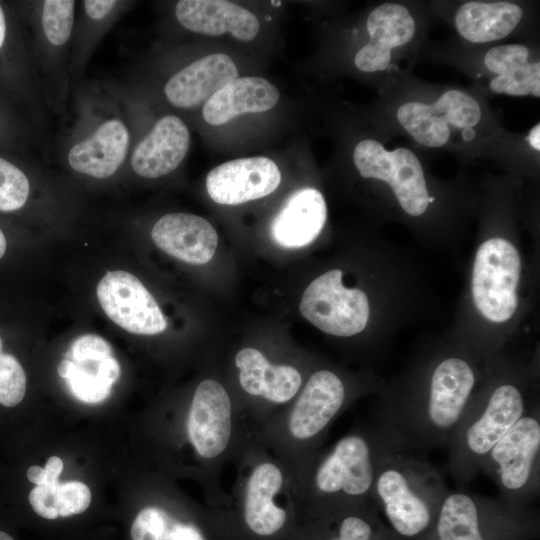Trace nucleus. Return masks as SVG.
Wrapping results in <instances>:
<instances>
[{"label": "nucleus", "mask_w": 540, "mask_h": 540, "mask_svg": "<svg viewBox=\"0 0 540 540\" xmlns=\"http://www.w3.org/2000/svg\"><path fill=\"white\" fill-rule=\"evenodd\" d=\"M400 445L396 432L375 417L290 469L300 522L370 502L380 461Z\"/></svg>", "instance_id": "obj_1"}, {"label": "nucleus", "mask_w": 540, "mask_h": 540, "mask_svg": "<svg viewBox=\"0 0 540 540\" xmlns=\"http://www.w3.org/2000/svg\"><path fill=\"white\" fill-rule=\"evenodd\" d=\"M234 464L227 502L214 509L225 540H297L300 520L288 466L253 434Z\"/></svg>", "instance_id": "obj_2"}, {"label": "nucleus", "mask_w": 540, "mask_h": 540, "mask_svg": "<svg viewBox=\"0 0 540 540\" xmlns=\"http://www.w3.org/2000/svg\"><path fill=\"white\" fill-rule=\"evenodd\" d=\"M477 376L464 357L438 360L426 380L390 396L375 417L392 428L418 454L447 447L474 397Z\"/></svg>", "instance_id": "obj_3"}, {"label": "nucleus", "mask_w": 540, "mask_h": 540, "mask_svg": "<svg viewBox=\"0 0 540 540\" xmlns=\"http://www.w3.org/2000/svg\"><path fill=\"white\" fill-rule=\"evenodd\" d=\"M358 395L359 388L338 372L317 369L284 409L252 427L253 436L293 469L321 449L332 424Z\"/></svg>", "instance_id": "obj_4"}, {"label": "nucleus", "mask_w": 540, "mask_h": 540, "mask_svg": "<svg viewBox=\"0 0 540 540\" xmlns=\"http://www.w3.org/2000/svg\"><path fill=\"white\" fill-rule=\"evenodd\" d=\"M441 473L405 445L379 463L371 502L402 540H432L440 507L448 493Z\"/></svg>", "instance_id": "obj_5"}, {"label": "nucleus", "mask_w": 540, "mask_h": 540, "mask_svg": "<svg viewBox=\"0 0 540 540\" xmlns=\"http://www.w3.org/2000/svg\"><path fill=\"white\" fill-rule=\"evenodd\" d=\"M531 405L513 380H501L472 398L447 446L448 470L458 485L476 477L491 448Z\"/></svg>", "instance_id": "obj_6"}, {"label": "nucleus", "mask_w": 540, "mask_h": 540, "mask_svg": "<svg viewBox=\"0 0 540 540\" xmlns=\"http://www.w3.org/2000/svg\"><path fill=\"white\" fill-rule=\"evenodd\" d=\"M539 513L501 496L448 491L440 507L432 540H536Z\"/></svg>", "instance_id": "obj_7"}, {"label": "nucleus", "mask_w": 540, "mask_h": 540, "mask_svg": "<svg viewBox=\"0 0 540 540\" xmlns=\"http://www.w3.org/2000/svg\"><path fill=\"white\" fill-rule=\"evenodd\" d=\"M481 471L509 503L529 506L540 490V409L534 403L498 440Z\"/></svg>", "instance_id": "obj_8"}, {"label": "nucleus", "mask_w": 540, "mask_h": 540, "mask_svg": "<svg viewBox=\"0 0 540 540\" xmlns=\"http://www.w3.org/2000/svg\"><path fill=\"white\" fill-rule=\"evenodd\" d=\"M520 273L518 250L508 240L491 238L479 246L471 290L476 308L486 319L502 323L514 315Z\"/></svg>", "instance_id": "obj_9"}, {"label": "nucleus", "mask_w": 540, "mask_h": 540, "mask_svg": "<svg viewBox=\"0 0 540 540\" xmlns=\"http://www.w3.org/2000/svg\"><path fill=\"white\" fill-rule=\"evenodd\" d=\"M342 276L341 270L332 269L314 279L305 289L299 309L321 331L350 337L365 329L370 306L366 293L346 288Z\"/></svg>", "instance_id": "obj_10"}, {"label": "nucleus", "mask_w": 540, "mask_h": 540, "mask_svg": "<svg viewBox=\"0 0 540 540\" xmlns=\"http://www.w3.org/2000/svg\"><path fill=\"white\" fill-rule=\"evenodd\" d=\"M353 161L362 177L387 182L406 213L426 212L430 196L421 163L412 151L404 147L387 151L379 141L365 139L356 145Z\"/></svg>", "instance_id": "obj_11"}, {"label": "nucleus", "mask_w": 540, "mask_h": 540, "mask_svg": "<svg viewBox=\"0 0 540 540\" xmlns=\"http://www.w3.org/2000/svg\"><path fill=\"white\" fill-rule=\"evenodd\" d=\"M397 120L420 145L444 146L450 138V126L473 128L481 119V108L475 98L460 90H448L432 104L410 101L397 110Z\"/></svg>", "instance_id": "obj_12"}, {"label": "nucleus", "mask_w": 540, "mask_h": 540, "mask_svg": "<svg viewBox=\"0 0 540 540\" xmlns=\"http://www.w3.org/2000/svg\"><path fill=\"white\" fill-rule=\"evenodd\" d=\"M97 297L105 314L130 333L156 335L167 328L165 316L154 297L129 272H107L97 285Z\"/></svg>", "instance_id": "obj_13"}, {"label": "nucleus", "mask_w": 540, "mask_h": 540, "mask_svg": "<svg viewBox=\"0 0 540 540\" xmlns=\"http://www.w3.org/2000/svg\"><path fill=\"white\" fill-rule=\"evenodd\" d=\"M281 181L277 164L258 156L234 159L212 169L206 177L210 198L223 205H239L274 192Z\"/></svg>", "instance_id": "obj_14"}, {"label": "nucleus", "mask_w": 540, "mask_h": 540, "mask_svg": "<svg viewBox=\"0 0 540 540\" xmlns=\"http://www.w3.org/2000/svg\"><path fill=\"white\" fill-rule=\"evenodd\" d=\"M366 27L370 41L355 55V66L363 72L384 71L394 48L408 44L416 30L413 16L400 4L384 3L368 15Z\"/></svg>", "instance_id": "obj_15"}, {"label": "nucleus", "mask_w": 540, "mask_h": 540, "mask_svg": "<svg viewBox=\"0 0 540 540\" xmlns=\"http://www.w3.org/2000/svg\"><path fill=\"white\" fill-rule=\"evenodd\" d=\"M162 504H149L136 515L132 540H225L214 509L180 516Z\"/></svg>", "instance_id": "obj_16"}, {"label": "nucleus", "mask_w": 540, "mask_h": 540, "mask_svg": "<svg viewBox=\"0 0 540 540\" xmlns=\"http://www.w3.org/2000/svg\"><path fill=\"white\" fill-rule=\"evenodd\" d=\"M151 238L168 255L192 265L209 262L215 253L218 236L204 218L188 213H169L153 226Z\"/></svg>", "instance_id": "obj_17"}, {"label": "nucleus", "mask_w": 540, "mask_h": 540, "mask_svg": "<svg viewBox=\"0 0 540 540\" xmlns=\"http://www.w3.org/2000/svg\"><path fill=\"white\" fill-rule=\"evenodd\" d=\"M175 14L186 29L209 36L230 33L240 41H251L260 29L252 12L225 0H182Z\"/></svg>", "instance_id": "obj_18"}, {"label": "nucleus", "mask_w": 540, "mask_h": 540, "mask_svg": "<svg viewBox=\"0 0 540 540\" xmlns=\"http://www.w3.org/2000/svg\"><path fill=\"white\" fill-rule=\"evenodd\" d=\"M327 219L323 195L306 187L293 192L270 224V234L276 244L297 249L312 243L321 233Z\"/></svg>", "instance_id": "obj_19"}, {"label": "nucleus", "mask_w": 540, "mask_h": 540, "mask_svg": "<svg viewBox=\"0 0 540 540\" xmlns=\"http://www.w3.org/2000/svg\"><path fill=\"white\" fill-rule=\"evenodd\" d=\"M237 77L238 70L232 59L223 53H213L174 74L166 83L164 92L174 106L193 108L206 103Z\"/></svg>", "instance_id": "obj_20"}, {"label": "nucleus", "mask_w": 540, "mask_h": 540, "mask_svg": "<svg viewBox=\"0 0 540 540\" xmlns=\"http://www.w3.org/2000/svg\"><path fill=\"white\" fill-rule=\"evenodd\" d=\"M189 146L190 133L186 124L177 116H164L134 150L132 167L145 178L164 176L179 166Z\"/></svg>", "instance_id": "obj_21"}, {"label": "nucleus", "mask_w": 540, "mask_h": 540, "mask_svg": "<svg viewBox=\"0 0 540 540\" xmlns=\"http://www.w3.org/2000/svg\"><path fill=\"white\" fill-rule=\"evenodd\" d=\"M297 540H402L379 517L370 501L299 523Z\"/></svg>", "instance_id": "obj_22"}, {"label": "nucleus", "mask_w": 540, "mask_h": 540, "mask_svg": "<svg viewBox=\"0 0 540 540\" xmlns=\"http://www.w3.org/2000/svg\"><path fill=\"white\" fill-rule=\"evenodd\" d=\"M279 100L278 89L262 77H237L217 91L203 107L204 120L222 125L246 113H261Z\"/></svg>", "instance_id": "obj_23"}, {"label": "nucleus", "mask_w": 540, "mask_h": 540, "mask_svg": "<svg viewBox=\"0 0 540 540\" xmlns=\"http://www.w3.org/2000/svg\"><path fill=\"white\" fill-rule=\"evenodd\" d=\"M128 141V131L121 121H106L90 138L71 148L68 162L79 173L95 178H107L114 174L123 162Z\"/></svg>", "instance_id": "obj_24"}, {"label": "nucleus", "mask_w": 540, "mask_h": 540, "mask_svg": "<svg viewBox=\"0 0 540 540\" xmlns=\"http://www.w3.org/2000/svg\"><path fill=\"white\" fill-rule=\"evenodd\" d=\"M523 16L522 8L506 1H470L459 7L454 22L458 33L472 43H486L509 35Z\"/></svg>", "instance_id": "obj_25"}, {"label": "nucleus", "mask_w": 540, "mask_h": 540, "mask_svg": "<svg viewBox=\"0 0 540 540\" xmlns=\"http://www.w3.org/2000/svg\"><path fill=\"white\" fill-rule=\"evenodd\" d=\"M28 502L37 515L52 520L83 513L91 503V492L79 481L35 485L28 493Z\"/></svg>", "instance_id": "obj_26"}, {"label": "nucleus", "mask_w": 540, "mask_h": 540, "mask_svg": "<svg viewBox=\"0 0 540 540\" xmlns=\"http://www.w3.org/2000/svg\"><path fill=\"white\" fill-rule=\"evenodd\" d=\"M57 371L67 381L72 394L84 403L102 402L111 393V384L97 375L82 371L68 358L59 363Z\"/></svg>", "instance_id": "obj_27"}, {"label": "nucleus", "mask_w": 540, "mask_h": 540, "mask_svg": "<svg viewBox=\"0 0 540 540\" xmlns=\"http://www.w3.org/2000/svg\"><path fill=\"white\" fill-rule=\"evenodd\" d=\"M27 377L19 360L3 350L0 338V407L12 409L26 395Z\"/></svg>", "instance_id": "obj_28"}, {"label": "nucleus", "mask_w": 540, "mask_h": 540, "mask_svg": "<svg viewBox=\"0 0 540 540\" xmlns=\"http://www.w3.org/2000/svg\"><path fill=\"white\" fill-rule=\"evenodd\" d=\"M490 89L497 94L540 97V63H526L524 66L506 75L491 80Z\"/></svg>", "instance_id": "obj_29"}, {"label": "nucleus", "mask_w": 540, "mask_h": 540, "mask_svg": "<svg viewBox=\"0 0 540 540\" xmlns=\"http://www.w3.org/2000/svg\"><path fill=\"white\" fill-rule=\"evenodd\" d=\"M74 1L46 0L43 6L42 24L48 41L54 45L64 44L72 30Z\"/></svg>", "instance_id": "obj_30"}, {"label": "nucleus", "mask_w": 540, "mask_h": 540, "mask_svg": "<svg viewBox=\"0 0 540 540\" xmlns=\"http://www.w3.org/2000/svg\"><path fill=\"white\" fill-rule=\"evenodd\" d=\"M29 195V181L12 163L0 157V211L20 209Z\"/></svg>", "instance_id": "obj_31"}, {"label": "nucleus", "mask_w": 540, "mask_h": 540, "mask_svg": "<svg viewBox=\"0 0 540 540\" xmlns=\"http://www.w3.org/2000/svg\"><path fill=\"white\" fill-rule=\"evenodd\" d=\"M529 49L521 44L495 46L484 57L486 68L498 76L511 73L528 63Z\"/></svg>", "instance_id": "obj_32"}, {"label": "nucleus", "mask_w": 540, "mask_h": 540, "mask_svg": "<svg viewBox=\"0 0 540 540\" xmlns=\"http://www.w3.org/2000/svg\"><path fill=\"white\" fill-rule=\"evenodd\" d=\"M69 359H103L112 356L110 344L95 334H85L78 337L71 345Z\"/></svg>", "instance_id": "obj_33"}, {"label": "nucleus", "mask_w": 540, "mask_h": 540, "mask_svg": "<svg viewBox=\"0 0 540 540\" xmlns=\"http://www.w3.org/2000/svg\"><path fill=\"white\" fill-rule=\"evenodd\" d=\"M116 1L114 0H86L84 1V7L87 14L95 20H99L106 16L110 10L114 7Z\"/></svg>", "instance_id": "obj_34"}, {"label": "nucleus", "mask_w": 540, "mask_h": 540, "mask_svg": "<svg viewBox=\"0 0 540 540\" xmlns=\"http://www.w3.org/2000/svg\"><path fill=\"white\" fill-rule=\"evenodd\" d=\"M63 470V461L58 456H51L44 468L43 485H54L59 482V476Z\"/></svg>", "instance_id": "obj_35"}, {"label": "nucleus", "mask_w": 540, "mask_h": 540, "mask_svg": "<svg viewBox=\"0 0 540 540\" xmlns=\"http://www.w3.org/2000/svg\"><path fill=\"white\" fill-rule=\"evenodd\" d=\"M528 142L533 149L540 150V125L536 124L530 131L528 136Z\"/></svg>", "instance_id": "obj_36"}, {"label": "nucleus", "mask_w": 540, "mask_h": 540, "mask_svg": "<svg viewBox=\"0 0 540 540\" xmlns=\"http://www.w3.org/2000/svg\"><path fill=\"white\" fill-rule=\"evenodd\" d=\"M5 33H6V24H5V18L3 10L0 6V48L3 45V42L5 40Z\"/></svg>", "instance_id": "obj_37"}, {"label": "nucleus", "mask_w": 540, "mask_h": 540, "mask_svg": "<svg viewBox=\"0 0 540 540\" xmlns=\"http://www.w3.org/2000/svg\"><path fill=\"white\" fill-rule=\"evenodd\" d=\"M476 134L473 128H466L462 131V137L465 141H471L475 138Z\"/></svg>", "instance_id": "obj_38"}, {"label": "nucleus", "mask_w": 540, "mask_h": 540, "mask_svg": "<svg viewBox=\"0 0 540 540\" xmlns=\"http://www.w3.org/2000/svg\"><path fill=\"white\" fill-rule=\"evenodd\" d=\"M6 238L2 232V230L0 229V259L3 257V255L5 254V251H6Z\"/></svg>", "instance_id": "obj_39"}, {"label": "nucleus", "mask_w": 540, "mask_h": 540, "mask_svg": "<svg viewBox=\"0 0 540 540\" xmlns=\"http://www.w3.org/2000/svg\"><path fill=\"white\" fill-rule=\"evenodd\" d=\"M0 540H15V539L11 536V534L0 529Z\"/></svg>", "instance_id": "obj_40"}, {"label": "nucleus", "mask_w": 540, "mask_h": 540, "mask_svg": "<svg viewBox=\"0 0 540 540\" xmlns=\"http://www.w3.org/2000/svg\"><path fill=\"white\" fill-rule=\"evenodd\" d=\"M271 4H272L273 6H279V5H280V2H279V1H277V2H276V1H271Z\"/></svg>", "instance_id": "obj_41"}]
</instances>
